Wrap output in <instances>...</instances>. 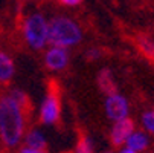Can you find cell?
I'll return each mask as SVG.
<instances>
[{
	"mask_svg": "<svg viewBox=\"0 0 154 153\" xmlns=\"http://www.w3.org/2000/svg\"><path fill=\"white\" fill-rule=\"evenodd\" d=\"M25 133L23 106L11 95L0 98V138L8 147H15Z\"/></svg>",
	"mask_w": 154,
	"mask_h": 153,
	"instance_id": "obj_1",
	"label": "cell"
},
{
	"mask_svg": "<svg viewBox=\"0 0 154 153\" xmlns=\"http://www.w3.org/2000/svg\"><path fill=\"white\" fill-rule=\"evenodd\" d=\"M82 40V31L75 20L69 17H55L49 21V43L52 46L70 48Z\"/></svg>",
	"mask_w": 154,
	"mask_h": 153,
	"instance_id": "obj_2",
	"label": "cell"
},
{
	"mask_svg": "<svg viewBox=\"0 0 154 153\" xmlns=\"http://www.w3.org/2000/svg\"><path fill=\"white\" fill-rule=\"evenodd\" d=\"M23 35L32 49H43L49 43V21L41 14H31L23 21Z\"/></svg>",
	"mask_w": 154,
	"mask_h": 153,
	"instance_id": "obj_3",
	"label": "cell"
},
{
	"mask_svg": "<svg viewBox=\"0 0 154 153\" xmlns=\"http://www.w3.org/2000/svg\"><path fill=\"white\" fill-rule=\"evenodd\" d=\"M104 107H105L107 118H110L112 121H119V120L128 116L130 104H128V101H127V98L124 95L118 94V91L107 95Z\"/></svg>",
	"mask_w": 154,
	"mask_h": 153,
	"instance_id": "obj_4",
	"label": "cell"
},
{
	"mask_svg": "<svg viewBox=\"0 0 154 153\" xmlns=\"http://www.w3.org/2000/svg\"><path fill=\"white\" fill-rule=\"evenodd\" d=\"M60 98L57 94L54 92H49L45 100L41 101V106H40V120L43 124L46 126H52L55 124L58 120H60Z\"/></svg>",
	"mask_w": 154,
	"mask_h": 153,
	"instance_id": "obj_5",
	"label": "cell"
},
{
	"mask_svg": "<svg viewBox=\"0 0 154 153\" xmlns=\"http://www.w3.org/2000/svg\"><path fill=\"white\" fill-rule=\"evenodd\" d=\"M134 132V123L131 118H122L119 121H115L112 130H110V138L115 145H125L128 136Z\"/></svg>",
	"mask_w": 154,
	"mask_h": 153,
	"instance_id": "obj_6",
	"label": "cell"
},
{
	"mask_svg": "<svg viewBox=\"0 0 154 153\" xmlns=\"http://www.w3.org/2000/svg\"><path fill=\"white\" fill-rule=\"evenodd\" d=\"M69 51L63 46H52L45 55V63L51 71H63L69 64Z\"/></svg>",
	"mask_w": 154,
	"mask_h": 153,
	"instance_id": "obj_7",
	"label": "cell"
},
{
	"mask_svg": "<svg viewBox=\"0 0 154 153\" xmlns=\"http://www.w3.org/2000/svg\"><path fill=\"white\" fill-rule=\"evenodd\" d=\"M15 68H14V61L12 58L0 51V83H8L14 77Z\"/></svg>",
	"mask_w": 154,
	"mask_h": 153,
	"instance_id": "obj_8",
	"label": "cell"
},
{
	"mask_svg": "<svg viewBox=\"0 0 154 153\" xmlns=\"http://www.w3.org/2000/svg\"><path fill=\"white\" fill-rule=\"evenodd\" d=\"M148 136H146V133H143V132H134L131 133L130 136H128V139H127V142H125V147H130V148H133V150H136L137 153L139 151H143L146 147H148Z\"/></svg>",
	"mask_w": 154,
	"mask_h": 153,
	"instance_id": "obj_9",
	"label": "cell"
},
{
	"mask_svg": "<svg viewBox=\"0 0 154 153\" xmlns=\"http://www.w3.org/2000/svg\"><path fill=\"white\" fill-rule=\"evenodd\" d=\"M98 84L101 87V91L108 95V94H113L116 92V84H115V78L110 72V69H102L98 75Z\"/></svg>",
	"mask_w": 154,
	"mask_h": 153,
	"instance_id": "obj_10",
	"label": "cell"
},
{
	"mask_svg": "<svg viewBox=\"0 0 154 153\" xmlns=\"http://www.w3.org/2000/svg\"><path fill=\"white\" fill-rule=\"evenodd\" d=\"M46 144H48V141L40 130H31V132H28L26 136H25V145H28V147L45 148Z\"/></svg>",
	"mask_w": 154,
	"mask_h": 153,
	"instance_id": "obj_11",
	"label": "cell"
},
{
	"mask_svg": "<svg viewBox=\"0 0 154 153\" xmlns=\"http://www.w3.org/2000/svg\"><path fill=\"white\" fill-rule=\"evenodd\" d=\"M142 126L145 127L146 132L154 133V110H146L142 115Z\"/></svg>",
	"mask_w": 154,
	"mask_h": 153,
	"instance_id": "obj_12",
	"label": "cell"
},
{
	"mask_svg": "<svg viewBox=\"0 0 154 153\" xmlns=\"http://www.w3.org/2000/svg\"><path fill=\"white\" fill-rule=\"evenodd\" d=\"M76 153H93V147H92V141L90 138H82L76 147Z\"/></svg>",
	"mask_w": 154,
	"mask_h": 153,
	"instance_id": "obj_13",
	"label": "cell"
},
{
	"mask_svg": "<svg viewBox=\"0 0 154 153\" xmlns=\"http://www.w3.org/2000/svg\"><path fill=\"white\" fill-rule=\"evenodd\" d=\"M140 46H142V49H143L148 55H152V54H154V41H149V40H146V38L142 37Z\"/></svg>",
	"mask_w": 154,
	"mask_h": 153,
	"instance_id": "obj_14",
	"label": "cell"
},
{
	"mask_svg": "<svg viewBox=\"0 0 154 153\" xmlns=\"http://www.w3.org/2000/svg\"><path fill=\"white\" fill-rule=\"evenodd\" d=\"M9 95H11V97H12V98H14L17 103H20L21 106H23V104L26 103V95H25L23 92H21V91H18V89H14V91H12Z\"/></svg>",
	"mask_w": 154,
	"mask_h": 153,
	"instance_id": "obj_15",
	"label": "cell"
},
{
	"mask_svg": "<svg viewBox=\"0 0 154 153\" xmlns=\"http://www.w3.org/2000/svg\"><path fill=\"white\" fill-rule=\"evenodd\" d=\"M20 153H46V151H45V148H35V147L25 145L20 148Z\"/></svg>",
	"mask_w": 154,
	"mask_h": 153,
	"instance_id": "obj_16",
	"label": "cell"
},
{
	"mask_svg": "<svg viewBox=\"0 0 154 153\" xmlns=\"http://www.w3.org/2000/svg\"><path fill=\"white\" fill-rule=\"evenodd\" d=\"M58 2L66 5V6H76V5H79L82 2V0H58Z\"/></svg>",
	"mask_w": 154,
	"mask_h": 153,
	"instance_id": "obj_17",
	"label": "cell"
},
{
	"mask_svg": "<svg viewBox=\"0 0 154 153\" xmlns=\"http://www.w3.org/2000/svg\"><path fill=\"white\" fill-rule=\"evenodd\" d=\"M99 55H101V52H99L96 48H95V49H90L89 52H87V57H89L90 60H93V58H98Z\"/></svg>",
	"mask_w": 154,
	"mask_h": 153,
	"instance_id": "obj_18",
	"label": "cell"
},
{
	"mask_svg": "<svg viewBox=\"0 0 154 153\" xmlns=\"http://www.w3.org/2000/svg\"><path fill=\"white\" fill-rule=\"evenodd\" d=\"M119 153H137L136 150H133V148H130V147H124Z\"/></svg>",
	"mask_w": 154,
	"mask_h": 153,
	"instance_id": "obj_19",
	"label": "cell"
},
{
	"mask_svg": "<svg viewBox=\"0 0 154 153\" xmlns=\"http://www.w3.org/2000/svg\"><path fill=\"white\" fill-rule=\"evenodd\" d=\"M105 153H113V151H105Z\"/></svg>",
	"mask_w": 154,
	"mask_h": 153,
	"instance_id": "obj_20",
	"label": "cell"
}]
</instances>
